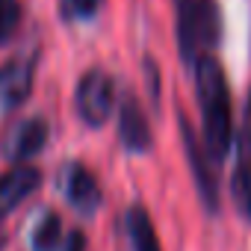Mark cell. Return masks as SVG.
<instances>
[{
  "label": "cell",
  "instance_id": "12",
  "mask_svg": "<svg viewBox=\"0 0 251 251\" xmlns=\"http://www.w3.org/2000/svg\"><path fill=\"white\" fill-rule=\"evenodd\" d=\"M230 192H233L239 216L251 225V157H242L236 163L233 177H230Z\"/></svg>",
  "mask_w": 251,
  "mask_h": 251
},
{
  "label": "cell",
  "instance_id": "15",
  "mask_svg": "<svg viewBox=\"0 0 251 251\" xmlns=\"http://www.w3.org/2000/svg\"><path fill=\"white\" fill-rule=\"evenodd\" d=\"M239 148L245 157H251V92L242 106V121H239Z\"/></svg>",
  "mask_w": 251,
  "mask_h": 251
},
{
  "label": "cell",
  "instance_id": "17",
  "mask_svg": "<svg viewBox=\"0 0 251 251\" xmlns=\"http://www.w3.org/2000/svg\"><path fill=\"white\" fill-rule=\"evenodd\" d=\"M62 251H86V236H83V230H71L68 239L62 242Z\"/></svg>",
  "mask_w": 251,
  "mask_h": 251
},
{
  "label": "cell",
  "instance_id": "2",
  "mask_svg": "<svg viewBox=\"0 0 251 251\" xmlns=\"http://www.w3.org/2000/svg\"><path fill=\"white\" fill-rule=\"evenodd\" d=\"M222 33L216 0H177V42L186 62H198Z\"/></svg>",
  "mask_w": 251,
  "mask_h": 251
},
{
  "label": "cell",
  "instance_id": "5",
  "mask_svg": "<svg viewBox=\"0 0 251 251\" xmlns=\"http://www.w3.org/2000/svg\"><path fill=\"white\" fill-rule=\"evenodd\" d=\"M33 68H36V56L9 59V62L0 65V118L12 115L30 98V92H33Z\"/></svg>",
  "mask_w": 251,
  "mask_h": 251
},
{
  "label": "cell",
  "instance_id": "13",
  "mask_svg": "<svg viewBox=\"0 0 251 251\" xmlns=\"http://www.w3.org/2000/svg\"><path fill=\"white\" fill-rule=\"evenodd\" d=\"M21 0H0V45H9L21 27Z\"/></svg>",
  "mask_w": 251,
  "mask_h": 251
},
{
  "label": "cell",
  "instance_id": "8",
  "mask_svg": "<svg viewBox=\"0 0 251 251\" xmlns=\"http://www.w3.org/2000/svg\"><path fill=\"white\" fill-rule=\"evenodd\" d=\"M42 186V172L33 166H15L0 175V219H6L15 207H21Z\"/></svg>",
  "mask_w": 251,
  "mask_h": 251
},
{
  "label": "cell",
  "instance_id": "4",
  "mask_svg": "<svg viewBox=\"0 0 251 251\" xmlns=\"http://www.w3.org/2000/svg\"><path fill=\"white\" fill-rule=\"evenodd\" d=\"M180 133H183L186 157H189V163H192V177H195V183H198L201 201L207 204L210 213H216V210H219V177H216V169H213L216 160L210 157V151H204V148L198 145V139H195V133H192V127H189V121H186L183 112H180Z\"/></svg>",
  "mask_w": 251,
  "mask_h": 251
},
{
  "label": "cell",
  "instance_id": "11",
  "mask_svg": "<svg viewBox=\"0 0 251 251\" xmlns=\"http://www.w3.org/2000/svg\"><path fill=\"white\" fill-rule=\"evenodd\" d=\"M62 242V222L56 213H45L30 233V248L33 251H56Z\"/></svg>",
  "mask_w": 251,
  "mask_h": 251
},
{
  "label": "cell",
  "instance_id": "7",
  "mask_svg": "<svg viewBox=\"0 0 251 251\" xmlns=\"http://www.w3.org/2000/svg\"><path fill=\"white\" fill-rule=\"evenodd\" d=\"M118 139L130 154H145L151 148V124L136 100L133 92H127L121 98V112H118Z\"/></svg>",
  "mask_w": 251,
  "mask_h": 251
},
{
  "label": "cell",
  "instance_id": "9",
  "mask_svg": "<svg viewBox=\"0 0 251 251\" xmlns=\"http://www.w3.org/2000/svg\"><path fill=\"white\" fill-rule=\"evenodd\" d=\"M65 198L80 216H92L100 207V186H98L95 175L86 166H80V163L68 166V172H65Z\"/></svg>",
  "mask_w": 251,
  "mask_h": 251
},
{
  "label": "cell",
  "instance_id": "1",
  "mask_svg": "<svg viewBox=\"0 0 251 251\" xmlns=\"http://www.w3.org/2000/svg\"><path fill=\"white\" fill-rule=\"evenodd\" d=\"M195 86H198V100L204 112V142L210 157L219 163L233 139V121H230V92L222 65L204 53L195 62Z\"/></svg>",
  "mask_w": 251,
  "mask_h": 251
},
{
  "label": "cell",
  "instance_id": "14",
  "mask_svg": "<svg viewBox=\"0 0 251 251\" xmlns=\"http://www.w3.org/2000/svg\"><path fill=\"white\" fill-rule=\"evenodd\" d=\"M100 9V0H59V15L74 24V21H89Z\"/></svg>",
  "mask_w": 251,
  "mask_h": 251
},
{
  "label": "cell",
  "instance_id": "3",
  "mask_svg": "<svg viewBox=\"0 0 251 251\" xmlns=\"http://www.w3.org/2000/svg\"><path fill=\"white\" fill-rule=\"evenodd\" d=\"M74 106L80 121H86L89 127H103L112 106H115V83L106 71L95 68L86 71L77 83V95H74Z\"/></svg>",
  "mask_w": 251,
  "mask_h": 251
},
{
  "label": "cell",
  "instance_id": "6",
  "mask_svg": "<svg viewBox=\"0 0 251 251\" xmlns=\"http://www.w3.org/2000/svg\"><path fill=\"white\" fill-rule=\"evenodd\" d=\"M48 139H50V127H48L45 118H24L6 130L0 151H3V157L9 163H24L36 154H42Z\"/></svg>",
  "mask_w": 251,
  "mask_h": 251
},
{
  "label": "cell",
  "instance_id": "16",
  "mask_svg": "<svg viewBox=\"0 0 251 251\" xmlns=\"http://www.w3.org/2000/svg\"><path fill=\"white\" fill-rule=\"evenodd\" d=\"M145 68H148V83H151V98H154V103H160V74H157V65H154V59H151V56L145 59Z\"/></svg>",
  "mask_w": 251,
  "mask_h": 251
},
{
  "label": "cell",
  "instance_id": "10",
  "mask_svg": "<svg viewBox=\"0 0 251 251\" xmlns=\"http://www.w3.org/2000/svg\"><path fill=\"white\" fill-rule=\"evenodd\" d=\"M127 233H130L133 251H163L148 210H142V207H130L127 210Z\"/></svg>",
  "mask_w": 251,
  "mask_h": 251
}]
</instances>
